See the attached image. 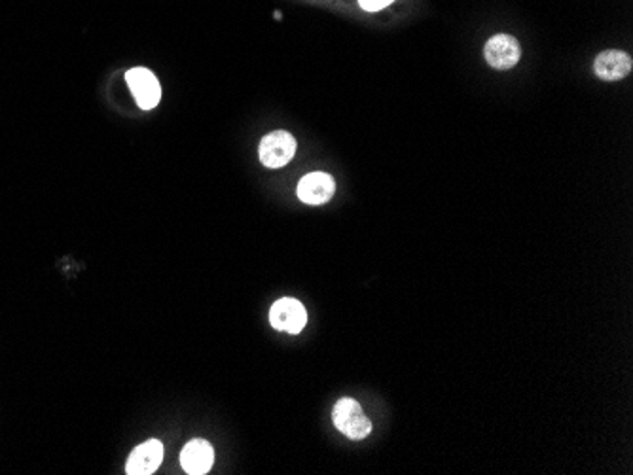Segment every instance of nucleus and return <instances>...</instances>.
<instances>
[{
	"label": "nucleus",
	"instance_id": "f03ea898",
	"mask_svg": "<svg viewBox=\"0 0 633 475\" xmlns=\"http://www.w3.org/2000/svg\"><path fill=\"white\" fill-rule=\"evenodd\" d=\"M296 154V139L286 131H274L262 139L258 156L267 169H281L288 166Z\"/></svg>",
	"mask_w": 633,
	"mask_h": 475
},
{
	"label": "nucleus",
	"instance_id": "7ed1b4c3",
	"mask_svg": "<svg viewBox=\"0 0 633 475\" xmlns=\"http://www.w3.org/2000/svg\"><path fill=\"white\" fill-rule=\"evenodd\" d=\"M269 322L279 332L300 334L307 324V310L294 298H283L269 309Z\"/></svg>",
	"mask_w": 633,
	"mask_h": 475
},
{
	"label": "nucleus",
	"instance_id": "423d86ee",
	"mask_svg": "<svg viewBox=\"0 0 633 475\" xmlns=\"http://www.w3.org/2000/svg\"><path fill=\"white\" fill-rule=\"evenodd\" d=\"M298 199L305 205H324L334 197V178L327 173L305 175L298 184Z\"/></svg>",
	"mask_w": 633,
	"mask_h": 475
},
{
	"label": "nucleus",
	"instance_id": "1a4fd4ad",
	"mask_svg": "<svg viewBox=\"0 0 633 475\" xmlns=\"http://www.w3.org/2000/svg\"><path fill=\"white\" fill-rule=\"evenodd\" d=\"M214 451L213 445L205 440H192L185 445L180 453V464L190 475H203L213 468Z\"/></svg>",
	"mask_w": 633,
	"mask_h": 475
},
{
	"label": "nucleus",
	"instance_id": "0eeeda50",
	"mask_svg": "<svg viewBox=\"0 0 633 475\" xmlns=\"http://www.w3.org/2000/svg\"><path fill=\"white\" fill-rule=\"evenodd\" d=\"M633 68V61L622 49L601 51L593 61V72L603 82H617L626 78Z\"/></svg>",
	"mask_w": 633,
	"mask_h": 475
},
{
	"label": "nucleus",
	"instance_id": "f257e3e1",
	"mask_svg": "<svg viewBox=\"0 0 633 475\" xmlns=\"http://www.w3.org/2000/svg\"><path fill=\"white\" fill-rule=\"evenodd\" d=\"M332 420L334 426L343 435H348L349 440L355 442L365 440L372 432L370 418L365 415L363 408H360L358 401L353 398H341L338 401L332 411Z\"/></svg>",
	"mask_w": 633,
	"mask_h": 475
},
{
	"label": "nucleus",
	"instance_id": "9d476101",
	"mask_svg": "<svg viewBox=\"0 0 633 475\" xmlns=\"http://www.w3.org/2000/svg\"><path fill=\"white\" fill-rule=\"evenodd\" d=\"M391 3H394V0H358L360 8L366 10V12H377V10L389 6Z\"/></svg>",
	"mask_w": 633,
	"mask_h": 475
},
{
	"label": "nucleus",
	"instance_id": "20e7f679",
	"mask_svg": "<svg viewBox=\"0 0 633 475\" xmlns=\"http://www.w3.org/2000/svg\"><path fill=\"white\" fill-rule=\"evenodd\" d=\"M484 58L487 63H490V67H493L497 70L514 68L521 58L520 42L514 39L512 34L499 32L485 42Z\"/></svg>",
	"mask_w": 633,
	"mask_h": 475
},
{
	"label": "nucleus",
	"instance_id": "39448f33",
	"mask_svg": "<svg viewBox=\"0 0 633 475\" xmlns=\"http://www.w3.org/2000/svg\"><path fill=\"white\" fill-rule=\"evenodd\" d=\"M125 80H128L131 94L142 111H152V108L158 106L161 99V85L149 68L135 67L128 70Z\"/></svg>",
	"mask_w": 633,
	"mask_h": 475
},
{
	"label": "nucleus",
	"instance_id": "6e6552de",
	"mask_svg": "<svg viewBox=\"0 0 633 475\" xmlns=\"http://www.w3.org/2000/svg\"><path fill=\"white\" fill-rule=\"evenodd\" d=\"M161 461H164V445H161V442H144L130 454L128 464H125V473L150 475L159 468Z\"/></svg>",
	"mask_w": 633,
	"mask_h": 475
}]
</instances>
